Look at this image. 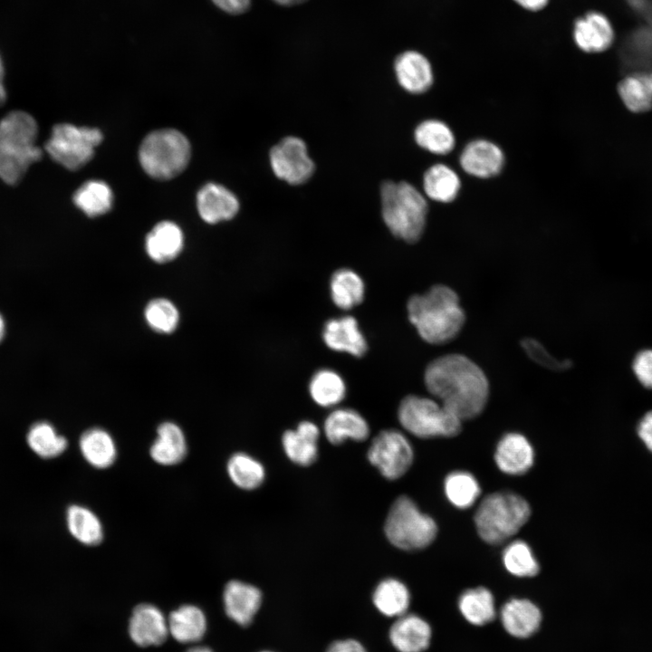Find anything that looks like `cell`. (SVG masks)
<instances>
[{"label":"cell","instance_id":"obj_20","mask_svg":"<svg viewBox=\"0 0 652 652\" xmlns=\"http://www.w3.org/2000/svg\"><path fill=\"white\" fill-rule=\"evenodd\" d=\"M534 453L530 442L521 434L509 433L499 441L494 460L501 471L518 475L527 472L533 464Z\"/></svg>","mask_w":652,"mask_h":652},{"label":"cell","instance_id":"obj_41","mask_svg":"<svg viewBox=\"0 0 652 652\" xmlns=\"http://www.w3.org/2000/svg\"><path fill=\"white\" fill-rule=\"evenodd\" d=\"M503 561L506 570L517 577H533L539 572V563L523 541L509 544L503 551Z\"/></svg>","mask_w":652,"mask_h":652},{"label":"cell","instance_id":"obj_8","mask_svg":"<svg viewBox=\"0 0 652 652\" xmlns=\"http://www.w3.org/2000/svg\"><path fill=\"white\" fill-rule=\"evenodd\" d=\"M435 521L423 513L408 496H399L391 505L385 523L388 540L397 548L416 551L426 548L436 538Z\"/></svg>","mask_w":652,"mask_h":652},{"label":"cell","instance_id":"obj_38","mask_svg":"<svg viewBox=\"0 0 652 652\" xmlns=\"http://www.w3.org/2000/svg\"><path fill=\"white\" fill-rule=\"evenodd\" d=\"M226 470L234 484L243 490H254L259 487L265 478L263 465L244 453L231 455L227 461Z\"/></svg>","mask_w":652,"mask_h":652},{"label":"cell","instance_id":"obj_2","mask_svg":"<svg viewBox=\"0 0 652 652\" xmlns=\"http://www.w3.org/2000/svg\"><path fill=\"white\" fill-rule=\"evenodd\" d=\"M407 309L410 322L430 344L451 341L465 321L457 293L444 284H436L423 294L411 296Z\"/></svg>","mask_w":652,"mask_h":652},{"label":"cell","instance_id":"obj_22","mask_svg":"<svg viewBox=\"0 0 652 652\" xmlns=\"http://www.w3.org/2000/svg\"><path fill=\"white\" fill-rule=\"evenodd\" d=\"M187 454V443L182 428L171 421L161 423L149 448L151 459L158 465L169 466L181 463Z\"/></svg>","mask_w":652,"mask_h":652},{"label":"cell","instance_id":"obj_14","mask_svg":"<svg viewBox=\"0 0 652 652\" xmlns=\"http://www.w3.org/2000/svg\"><path fill=\"white\" fill-rule=\"evenodd\" d=\"M394 70L399 85L410 93H424L433 84L431 63L419 52L410 50L401 53L395 60Z\"/></svg>","mask_w":652,"mask_h":652},{"label":"cell","instance_id":"obj_13","mask_svg":"<svg viewBox=\"0 0 652 652\" xmlns=\"http://www.w3.org/2000/svg\"><path fill=\"white\" fill-rule=\"evenodd\" d=\"M615 37L609 18L599 12H590L578 19L573 28L577 46L586 53H601L609 49Z\"/></svg>","mask_w":652,"mask_h":652},{"label":"cell","instance_id":"obj_3","mask_svg":"<svg viewBox=\"0 0 652 652\" xmlns=\"http://www.w3.org/2000/svg\"><path fill=\"white\" fill-rule=\"evenodd\" d=\"M35 120L24 111H12L0 121V178L9 185L18 183L29 166L41 159L36 146Z\"/></svg>","mask_w":652,"mask_h":652},{"label":"cell","instance_id":"obj_23","mask_svg":"<svg viewBox=\"0 0 652 652\" xmlns=\"http://www.w3.org/2000/svg\"><path fill=\"white\" fill-rule=\"evenodd\" d=\"M327 439L333 445H339L346 439L365 440L369 434L366 419L351 408H337L328 415L323 425Z\"/></svg>","mask_w":652,"mask_h":652},{"label":"cell","instance_id":"obj_6","mask_svg":"<svg viewBox=\"0 0 652 652\" xmlns=\"http://www.w3.org/2000/svg\"><path fill=\"white\" fill-rule=\"evenodd\" d=\"M187 138L176 129H160L149 133L142 141L139 162L151 177L167 180L180 174L190 158Z\"/></svg>","mask_w":652,"mask_h":652},{"label":"cell","instance_id":"obj_42","mask_svg":"<svg viewBox=\"0 0 652 652\" xmlns=\"http://www.w3.org/2000/svg\"><path fill=\"white\" fill-rule=\"evenodd\" d=\"M521 345L531 360L550 370L562 371L571 366L570 360H558L551 356L535 339L524 338L521 340Z\"/></svg>","mask_w":652,"mask_h":652},{"label":"cell","instance_id":"obj_37","mask_svg":"<svg viewBox=\"0 0 652 652\" xmlns=\"http://www.w3.org/2000/svg\"><path fill=\"white\" fill-rule=\"evenodd\" d=\"M26 440L29 447L42 458L57 457L68 446L67 439L46 421L34 423L29 428Z\"/></svg>","mask_w":652,"mask_h":652},{"label":"cell","instance_id":"obj_11","mask_svg":"<svg viewBox=\"0 0 652 652\" xmlns=\"http://www.w3.org/2000/svg\"><path fill=\"white\" fill-rule=\"evenodd\" d=\"M269 158L274 175L291 185L306 182L315 168L306 144L297 137L283 139L271 149Z\"/></svg>","mask_w":652,"mask_h":652},{"label":"cell","instance_id":"obj_17","mask_svg":"<svg viewBox=\"0 0 652 652\" xmlns=\"http://www.w3.org/2000/svg\"><path fill=\"white\" fill-rule=\"evenodd\" d=\"M262 603V593L255 586L230 580L225 587L224 604L227 616L241 626L249 625Z\"/></svg>","mask_w":652,"mask_h":652},{"label":"cell","instance_id":"obj_44","mask_svg":"<svg viewBox=\"0 0 652 652\" xmlns=\"http://www.w3.org/2000/svg\"><path fill=\"white\" fill-rule=\"evenodd\" d=\"M223 11L231 14H240L251 6V0H212Z\"/></svg>","mask_w":652,"mask_h":652},{"label":"cell","instance_id":"obj_25","mask_svg":"<svg viewBox=\"0 0 652 652\" xmlns=\"http://www.w3.org/2000/svg\"><path fill=\"white\" fill-rule=\"evenodd\" d=\"M183 243L180 227L173 222L163 221L148 234L145 248L151 260L161 264L175 259L181 253Z\"/></svg>","mask_w":652,"mask_h":652},{"label":"cell","instance_id":"obj_33","mask_svg":"<svg viewBox=\"0 0 652 652\" xmlns=\"http://www.w3.org/2000/svg\"><path fill=\"white\" fill-rule=\"evenodd\" d=\"M458 608L463 617L475 626L485 625L495 618L494 596L484 587L463 592L458 599Z\"/></svg>","mask_w":652,"mask_h":652},{"label":"cell","instance_id":"obj_49","mask_svg":"<svg viewBox=\"0 0 652 652\" xmlns=\"http://www.w3.org/2000/svg\"><path fill=\"white\" fill-rule=\"evenodd\" d=\"M4 79L0 78V105H2L6 99V91L3 83Z\"/></svg>","mask_w":652,"mask_h":652},{"label":"cell","instance_id":"obj_32","mask_svg":"<svg viewBox=\"0 0 652 652\" xmlns=\"http://www.w3.org/2000/svg\"><path fill=\"white\" fill-rule=\"evenodd\" d=\"M330 291L336 306L342 310H350L362 302L365 286L363 280L357 273L343 268L332 274Z\"/></svg>","mask_w":652,"mask_h":652},{"label":"cell","instance_id":"obj_12","mask_svg":"<svg viewBox=\"0 0 652 652\" xmlns=\"http://www.w3.org/2000/svg\"><path fill=\"white\" fill-rule=\"evenodd\" d=\"M462 169L478 178H490L498 175L504 165L503 150L487 139H475L466 144L459 157Z\"/></svg>","mask_w":652,"mask_h":652},{"label":"cell","instance_id":"obj_29","mask_svg":"<svg viewBox=\"0 0 652 652\" xmlns=\"http://www.w3.org/2000/svg\"><path fill=\"white\" fill-rule=\"evenodd\" d=\"M66 523L72 536L87 546L100 544L104 536L100 518L88 507L72 504L66 512Z\"/></svg>","mask_w":652,"mask_h":652},{"label":"cell","instance_id":"obj_46","mask_svg":"<svg viewBox=\"0 0 652 652\" xmlns=\"http://www.w3.org/2000/svg\"><path fill=\"white\" fill-rule=\"evenodd\" d=\"M326 652H367V650L357 640L344 639L331 643Z\"/></svg>","mask_w":652,"mask_h":652},{"label":"cell","instance_id":"obj_27","mask_svg":"<svg viewBox=\"0 0 652 652\" xmlns=\"http://www.w3.org/2000/svg\"><path fill=\"white\" fill-rule=\"evenodd\" d=\"M460 188V177L445 164H435L424 173L423 189L431 200L450 203L456 198Z\"/></svg>","mask_w":652,"mask_h":652},{"label":"cell","instance_id":"obj_30","mask_svg":"<svg viewBox=\"0 0 652 652\" xmlns=\"http://www.w3.org/2000/svg\"><path fill=\"white\" fill-rule=\"evenodd\" d=\"M168 628L172 637L178 642H196L204 636L206 621L199 608L184 605L170 613Z\"/></svg>","mask_w":652,"mask_h":652},{"label":"cell","instance_id":"obj_21","mask_svg":"<svg viewBox=\"0 0 652 652\" xmlns=\"http://www.w3.org/2000/svg\"><path fill=\"white\" fill-rule=\"evenodd\" d=\"M500 618L507 633L514 638H525L538 630L542 612L529 599H512L502 607Z\"/></svg>","mask_w":652,"mask_h":652},{"label":"cell","instance_id":"obj_40","mask_svg":"<svg viewBox=\"0 0 652 652\" xmlns=\"http://www.w3.org/2000/svg\"><path fill=\"white\" fill-rule=\"evenodd\" d=\"M144 317L149 327L161 334L175 331L180 320L177 306L166 298H156L149 302L144 310Z\"/></svg>","mask_w":652,"mask_h":652},{"label":"cell","instance_id":"obj_50","mask_svg":"<svg viewBox=\"0 0 652 652\" xmlns=\"http://www.w3.org/2000/svg\"><path fill=\"white\" fill-rule=\"evenodd\" d=\"M5 333V324L4 318L0 314V342L3 340Z\"/></svg>","mask_w":652,"mask_h":652},{"label":"cell","instance_id":"obj_31","mask_svg":"<svg viewBox=\"0 0 652 652\" xmlns=\"http://www.w3.org/2000/svg\"><path fill=\"white\" fill-rule=\"evenodd\" d=\"M372 599L381 614L398 618L406 614L410 595L407 586L400 580L386 579L376 587Z\"/></svg>","mask_w":652,"mask_h":652},{"label":"cell","instance_id":"obj_45","mask_svg":"<svg viewBox=\"0 0 652 652\" xmlns=\"http://www.w3.org/2000/svg\"><path fill=\"white\" fill-rule=\"evenodd\" d=\"M638 433L646 446L652 452V411L647 412L640 420Z\"/></svg>","mask_w":652,"mask_h":652},{"label":"cell","instance_id":"obj_15","mask_svg":"<svg viewBox=\"0 0 652 652\" xmlns=\"http://www.w3.org/2000/svg\"><path fill=\"white\" fill-rule=\"evenodd\" d=\"M129 632L133 642L140 647L158 646L166 640L168 628L158 608L140 604L133 609Z\"/></svg>","mask_w":652,"mask_h":652},{"label":"cell","instance_id":"obj_39","mask_svg":"<svg viewBox=\"0 0 652 652\" xmlns=\"http://www.w3.org/2000/svg\"><path fill=\"white\" fill-rule=\"evenodd\" d=\"M445 493L452 504L465 509L475 503L480 494V486L470 473L455 471L446 476Z\"/></svg>","mask_w":652,"mask_h":652},{"label":"cell","instance_id":"obj_1","mask_svg":"<svg viewBox=\"0 0 652 652\" xmlns=\"http://www.w3.org/2000/svg\"><path fill=\"white\" fill-rule=\"evenodd\" d=\"M429 393L462 421L482 413L489 396V382L473 360L447 354L431 361L424 374Z\"/></svg>","mask_w":652,"mask_h":652},{"label":"cell","instance_id":"obj_48","mask_svg":"<svg viewBox=\"0 0 652 652\" xmlns=\"http://www.w3.org/2000/svg\"><path fill=\"white\" fill-rule=\"evenodd\" d=\"M275 4L283 6H294L303 4L307 0H272Z\"/></svg>","mask_w":652,"mask_h":652},{"label":"cell","instance_id":"obj_24","mask_svg":"<svg viewBox=\"0 0 652 652\" xmlns=\"http://www.w3.org/2000/svg\"><path fill=\"white\" fill-rule=\"evenodd\" d=\"M318 427L311 421L301 422L294 430L283 435V446L288 458L294 464L309 465L318 456Z\"/></svg>","mask_w":652,"mask_h":652},{"label":"cell","instance_id":"obj_16","mask_svg":"<svg viewBox=\"0 0 652 652\" xmlns=\"http://www.w3.org/2000/svg\"><path fill=\"white\" fill-rule=\"evenodd\" d=\"M322 338L330 349L355 357L363 356L368 348L356 319L349 315L329 320Z\"/></svg>","mask_w":652,"mask_h":652},{"label":"cell","instance_id":"obj_52","mask_svg":"<svg viewBox=\"0 0 652 652\" xmlns=\"http://www.w3.org/2000/svg\"><path fill=\"white\" fill-rule=\"evenodd\" d=\"M261 652H272V651H261Z\"/></svg>","mask_w":652,"mask_h":652},{"label":"cell","instance_id":"obj_19","mask_svg":"<svg viewBox=\"0 0 652 652\" xmlns=\"http://www.w3.org/2000/svg\"><path fill=\"white\" fill-rule=\"evenodd\" d=\"M197 202L201 218L208 224L232 219L239 209L236 197L215 183H208L199 190Z\"/></svg>","mask_w":652,"mask_h":652},{"label":"cell","instance_id":"obj_10","mask_svg":"<svg viewBox=\"0 0 652 652\" xmlns=\"http://www.w3.org/2000/svg\"><path fill=\"white\" fill-rule=\"evenodd\" d=\"M413 449L399 431L387 429L379 433L368 450V459L379 473L389 480L401 477L413 462Z\"/></svg>","mask_w":652,"mask_h":652},{"label":"cell","instance_id":"obj_28","mask_svg":"<svg viewBox=\"0 0 652 652\" xmlns=\"http://www.w3.org/2000/svg\"><path fill=\"white\" fill-rule=\"evenodd\" d=\"M618 93L628 110L644 113L652 109V72H635L618 84Z\"/></svg>","mask_w":652,"mask_h":652},{"label":"cell","instance_id":"obj_4","mask_svg":"<svg viewBox=\"0 0 652 652\" xmlns=\"http://www.w3.org/2000/svg\"><path fill=\"white\" fill-rule=\"evenodd\" d=\"M381 212L389 231L408 243L424 233L428 205L425 197L406 181H385L380 187Z\"/></svg>","mask_w":652,"mask_h":652},{"label":"cell","instance_id":"obj_26","mask_svg":"<svg viewBox=\"0 0 652 652\" xmlns=\"http://www.w3.org/2000/svg\"><path fill=\"white\" fill-rule=\"evenodd\" d=\"M79 446L83 458L94 468L106 469L116 461V443L111 435L101 427H91L83 432Z\"/></svg>","mask_w":652,"mask_h":652},{"label":"cell","instance_id":"obj_36","mask_svg":"<svg viewBox=\"0 0 652 652\" xmlns=\"http://www.w3.org/2000/svg\"><path fill=\"white\" fill-rule=\"evenodd\" d=\"M312 398L321 407H334L346 394V385L340 374L329 369L318 370L309 384Z\"/></svg>","mask_w":652,"mask_h":652},{"label":"cell","instance_id":"obj_18","mask_svg":"<svg viewBox=\"0 0 652 652\" xmlns=\"http://www.w3.org/2000/svg\"><path fill=\"white\" fill-rule=\"evenodd\" d=\"M432 631L421 617L404 614L389 629V639L398 652H424L429 646Z\"/></svg>","mask_w":652,"mask_h":652},{"label":"cell","instance_id":"obj_34","mask_svg":"<svg viewBox=\"0 0 652 652\" xmlns=\"http://www.w3.org/2000/svg\"><path fill=\"white\" fill-rule=\"evenodd\" d=\"M414 138L419 147L437 155L450 153L455 145V138L450 127L438 120L420 122L415 129Z\"/></svg>","mask_w":652,"mask_h":652},{"label":"cell","instance_id":"obj_35","mask_svg":"<svg viewBox=\"0 0 652 652\" xmlns=\"http://www.w3.org/2000/svg\"><path fill=\"white\" fill-rule=\"evenodd\" d=\"M72 199L85 215L95 217L110 210L113 195L105 182L90 180L76 190Z\"/></svg>","mask_w":652,"mask_h":652},{"label":"cell","instance_id":"obj_5","mask_svg":"<svg viewBox=\"0 0 652 652\" xmlns=\"http://www.w3.org/2000/svg\"><path fill=\"white\" fill-rule=\"evenodd\" d=\"M530 513V506L522 496L498 492L481 502L475 514V523L484 542L499 544L514 535L527 522Z\"/></svg>","mask_w":652,"mask_h":652},{"label":"cell","instance_id":"obj_9","mask_svg":"<svg viewBox=\"0 0 652 652\" xmlns=\"http://www.w3.org/2000/svg\"><path fill=\"white\" fill-rule=\"evenodd\" d=\"M101 140L98 129L61 123L53 128L44 148L54 161L69 170H77L92 158Z\"/></svg>","mask_w":652,"mask_h":652},{"label":"cell","instance_id":"obj_7","mask_svg":"<svg viewBox=\"0 0 652 652\" xmlns=\"http://www.w3.org/2000/svg\"><path fill=\"white\" fill-rule=\"evenodd\" d=\"M398 417L407 431L421 438L454 436L462 427V420L439 401L416 395L403 398Z\"/></svg>","mask_w":652,"mask_h":652},{"label":"cell","instance_id":"obj_51","mask_svg":"<svg viewBox=\"0 0 652 652\" xmlns=\"http://www.w3.org/2000/svg\"><path fill=\"white\" fill-rule=\"evenodd\" d=\"M187 652H212L208 647H195L187 650Z\"/></svg>","mask_w":652,"mask_h":652},{"label":"cell","instance_id":"obj_47","mask_svg":"<svg viewBox=\"0 0 652 652\" xmlns=\"http://www.w3.org/2000/svg\"><path fill=\"white\" fill-rule=\"evenodd\" d=\"M520 6L530 10L538 11L542 9L548 3L549 0H513Z\"/></svg>","mask_w":652,"mask_h":652},{"label":"cell","instance_id":"obj_43","mask_svg":"<svg viewBox=\"0 0 652 652\" xmlns=\"http://www.w3.org/2000/svg\"><path fill=\"white\" fill-rule=\"evenodd\" d=\"M633 370L644 387L652 388V350H642L636 356Z\"/></svg>","mask_w":652,"mask_h":652}]
</instances>
